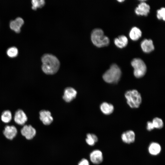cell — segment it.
<instances>
[{"mask_svg":"<svg viewBox=\"0 0 165 165\" xmlns=\"http://www.w3.org/2000/svg\"><path fill=\"white\" fill-rule=\"evenodd\" d=\"M42 62V69L43 72L48 75L56 73L60 66V62L54 55L49 53L44 54L41 57Z\"/></svg>","mask_w":165,"mask_h":165,"instance_id":"cell-1","label":"cell"},{"mask_svg":"<svg viewBox=\"0 0 165 165\" xmlns=\"http://www.w3.org/2000/svg\"><path fill=\"white\" fill-rule=\"evenodd\" d=\"M90 38L94 45L98 47L107 46L109 43V38L105 35L103 30L100 28H95L92 30Z\"/></svg>","mask_w":165,"mask_h":165,"instance_id":"cell-2","label":"cell"},{"mask_svg":"<svg viewBox=\"0 0 165 165\" xmlns=\"http://www.w3.org/2000/svg\"><path fill=\"white\" fill-rule=\"evenodd\" d=\"M121 75V71L119 67L116 64H113L104 74L103 78L108 83H116L119 80Z\"/></svg>","mask_w":165,"mask_h":165,"instance_id":"cell-3","label":"cell"},{"mask_svg":"<svg viewBox=\"0 0 165 165\" xmlns=\"http://www.w3.org/2000/svg\"><path fill=\"white\" fill-rule=\"evenodd\" d=\"M125 96L127 104L131 108H138L141 103V96L140 93L136 90L127 91L125 93Z\"/></svg>","mask_w":165,"mask_h":165,"instance_id":"cell-4","label":"cell"},{"mask_svg":"<svg viewBox=\"0 0 165 165\" xmlns=\"http://www.w3.org/2000/svg\"><path fill=\"white\" fill-rule=\"evenodd\" d=\"M131 64L134 68V75L137 78L143 77L147 71L146 65L144 61L141 59L135 58L132 60Z\"/></svg>","mask_w":165,"mask_h":165,"instance_id":"cell-5","label":"cell"},{"mask_svg":"<svg viewBox=\"0 0 165 165\" xmlns=\"http://www.w3.org/2000/svg\"><path fill=\"white\" fill-rule=\"evenodd\" d=\"M89 158L90 161L93 164L98 165L101 163L103 160V156L100 150L96 149L90 153Z\"/></svg>","mask_w":165,"mask_h":165,"instance_id":"cell-6","label":"cell"},{"mask_svg":"<svg viewBox=\"0 0 165 165\" xmlns=\"http://www.w3.org/2000/svg\"><path fill=\"white\" fill-rule=\"evenodd\" d=\"M21 134L28 140L32 139L35 135V129L31 125H24L20 130Z\"/></svg>","mask_w":165,"mask_h":165,"instance_id":"cell-7","label":"cell"},{"mask_svg":"<svg viewBox=\"0 0 165 165\" xmlns=\"http://www.w3.org/2000/svg\"><path fill=\"white\" fill-rule=\"evenodd\" d=\"M14 120L17 124L20 125H24L28 120V117L23 110L19 109L15 112Z\"/></svg>","mask_w":165,"mask_h":165,"instance_id":"cell-8","label":"cell"},{"mask_svg":"<svg viewBox=\"0 0 165 165\" xmlns=\"http://www.w3.org/2000/svg\"><path fill=\"white\" fill-rule=\"evenodd\" d=\"M121 138L122 141L124 143L129 144L135 141L136 135L133 130H129L123 132L121 134Z\"/></svg>","mask_w":165,"mask_h":165,"instance_id":"cell-9","label":"cell"},{"mask_svg":"<svg viewBox=\"0 0 165 165\" xmlns=\"http://www.w3.org/2000/svg\"><path fill=\"white\" fill-rule=\"evenodd\" d=\"M141 1V2L136 8L135 13L138 15L147 16L149 12L150 7L144 1Z\"/></svg>","mask_w":165,"mask_h":165,"instance_id":"cell-10","label":"cell"},{"mask_svg":"<svg viewBox=\"0 0 165 165\" xmlns=\"http://www.w3.org/2000/svg\"><path fill=\"white\" fill-rule=\"evenodd\" d=\"M39 119L44 125H48L53 122V119L50 111L42 110L39 112Z\"/></svg>","mask_w":165,"mask_h":165,"instance_id":"cell-11","label":"cell"},{"mask_svg":"<svg viewBox=\"0 0 165 165\" xmlns=\"http://www.w3.org/2000/svg\"><path fill=\"white\" fill-rule=\"evenodd\" d=\"M17 130L13 125H6L3 131V134L7 139L12 140L16 135Z\"/></svg>","mask_w":165,"mask_h":165,"instance_id":"cell-12","label":"cell"},{"mask_svg":"<svg viewBox=\"0 0 165 165\" xmlns=\"http://www.w3.org/2000/svg\"><path fill=\"white\" fill-rule=\"evenodd\" d=\"M77 94V91L73 88L67 87L64 90L63 99L66 102H70L75 97Z\"/></svg>","mask_w":165,"mask_h":165,"instance_id":"cell-13","label":"cell"},{"mask_svg":"<svg viewBox=\"0 0 165 165\" xmlns=\"http://www.w3.org/2000/svg\"><path fill=\"white\" fill-rule=\"evenodd\" d=\"M24 24V21L20 17L16 18L14 20L10 21L9 26L10 28L16 33H18L20 31V28Z\"/></svg>","mask_w":165,"mask_h":165,"instance_id":"cell-14","label":"cell"},{"mask_svg":"<svg viewBox=\"0 0 165 165\" xmlns=\"http://www.w3.org/2000/svg\"><path fill=\"white\" fill-rule=\"evenodd\" d=\"M141 46L143 51L145 53H150L154 49L153 41L150 39L143 40L141 42Z\"/></svg>","mask_w":165,"mask_h":165,"instance_id":"cell-15","label":"cell"},{"mask_svg":"<svg viewBox=\"0 0 165 165\" xmlns=\"http://www.w3.org/2000/svg\"><path fill=\"white\" fill-rule=\"evenodd\" d=\"M161 147L160 145L157 142H153L150 143L148 148L149 153L151 155L156 156L161 152Z\"/></svg>","mask_w":165,"mask_h":165,"instance_id":"cell-16","label":"cell"},{"mask_svg":"<svg viewBox=\"0 0 165 165\" xmlns=\"http://www.w3.org/2000/svg\"><path fill=\"white\" fill-rule=\"evenodd\" d=\"M114 43L116 46L120 48H122L127 45L128 38L124 35H119L114 39Z\"/></svg>","mask_w":165,"mask_h":165,"instance_id":"cell-17","label":"cell"},{"mask_svg":"<svg viewBox=\"0 0 165 165\" xmlns=\"http://www.w3.org/2000/svg\"><path fill=\"white\" fill-rule=\"evenodd\" d=\"M100 108L102 112L106 115L111 114L114 110L113 105L106 102L102 103L100 106Z\"/></svg>","mask_w":165,"mask_h":165,"instance_id":"cell-18","label":"cell"},{"mask_svg":"<svg viewBox=\"0 0 165 165\" xmlns=\"http://www.w3.org/2000/svg\"><path fill=\"white\" fill-rule=\"evenodd\" d=\"M141 31L136 27H133L131 29L129 34L130 38L133 41L138 40L141 37Z\"/></svg>","mask_w":165,"mask_h":165,"instance_id":"cell-19","label":"cell"},{"mask_svg":"<svg viewBox=\"0 0 165 165\" xmlns=\"http://www.w3.org/2000/svg\"><path fill=\"white\" fill-rule=\"evenodd\" d=\"M85 141L87 145L90 146H94L98 141L97 136L93 133H89L86 134Z\"/></svg>","mask_w":165,"mask_h":165,"instance_id":"cell-20","label":"cell"},{"mask_svg":"<svg viewBox=\"0 0 165 165\" xmlns=\"http://www.w3.org/2000/svg\"><path fill=\"white\" fill-rule=\"evenodd\" d=\"M12 116L11 112L9 110L4 111L1 115V120L3 123H8L12 120Z\"/></svg>","mask_w":165,"mask_h":165,"instance_id":"cell-21","label":"cell"},{"mask_svg":"<svg viewBox=\"0 0 165 165\" xmlns=\"http://www.w3.org/2000/svg\"><path fill=\"white\" fill-rule=\"evenodd\" d=\"M155 128L160 129L163 126V120L158 117L154 118L152 121Z\"/></svg>","mask_w":165,"mask_h":165,"instance_id":"cell-22","label":"cell"},{"mask_svg":"<svg viewBox=\"0 0 165 165\" xmlns=\"http://www.w3.org/2000/svg\"><path fill=\"white\" fill-rule=\"evenodd\" d=\"M44 0H32L31 1L32 8L33 10H36L38 8H41L45 4Z\"/></svg>","mask_w":165,"mask_h":165,"instance_id":"cell-23","label":"cell"},{"mask_svg":"<svg viewBox=\"0 0 165 165\" xmlns=\"http://www.w3.org/2000/svg\"><path fill=\"white\" fill-rule=\"evenodd\" d=\"M7 54L10 57H16L18 54V50L15 47H12L9 48L7 51Z\"/></svg>","mask_w":165,"mask_h":165,"instance_id":"cell-24","label":"cell"},{"mask_svg":"<svg viewBox=\"0 0 165 165\" xmlns=\"http://www.w3.org/2000/svg\"><path fill=\"white\" fill-rule=\"evenodd\" d=\"M157 17L158 19L162 20L165 21V8L162 7L157 11Z\"/></svg>","mask_w":165,"mask_h":165,"instance_id":"cell-25","label":"cell"},{"mask_svg":"<svg viewBox=\"0 0 165 165\" xmlns=\"http://www.w3.org/2000/svg\"><path fill=\"white\" fill-rule=\"evenodd\" d=\"M77 165H90L89 161L86 159H82L78 163Z\"/></svg>","mask_w":165,"mask_h":165,"instance_id":"cell-26","label":"cell"},{"mask_svg":"<svg viewBox=\"0 0 165 165\" xmlns=\"http://www.w3.org/2000/svg\"><path fill=\"white\" fill-rule=\"evenodd\" d=\"M146 129L148 131H151L155 128L152 121H148L147 123Z\"/></svg>","mask_w":165,"mask_h":165,"instance_id":"cell-27","label":"cell"},{"mask_svg":"<svg viewBox=\"0 0 165 165\" xmlns=\"http://www.w3.org/2000/svg\"><path fill=\"white\" fill-rule=\"evenodd\" d=\"M118 1L119 2H122L124 1V0H118Z\"/></svg>","mask_w":165,"mask_h":165,"instance_id":"cell-28","label":"cell"}]
</instances>
